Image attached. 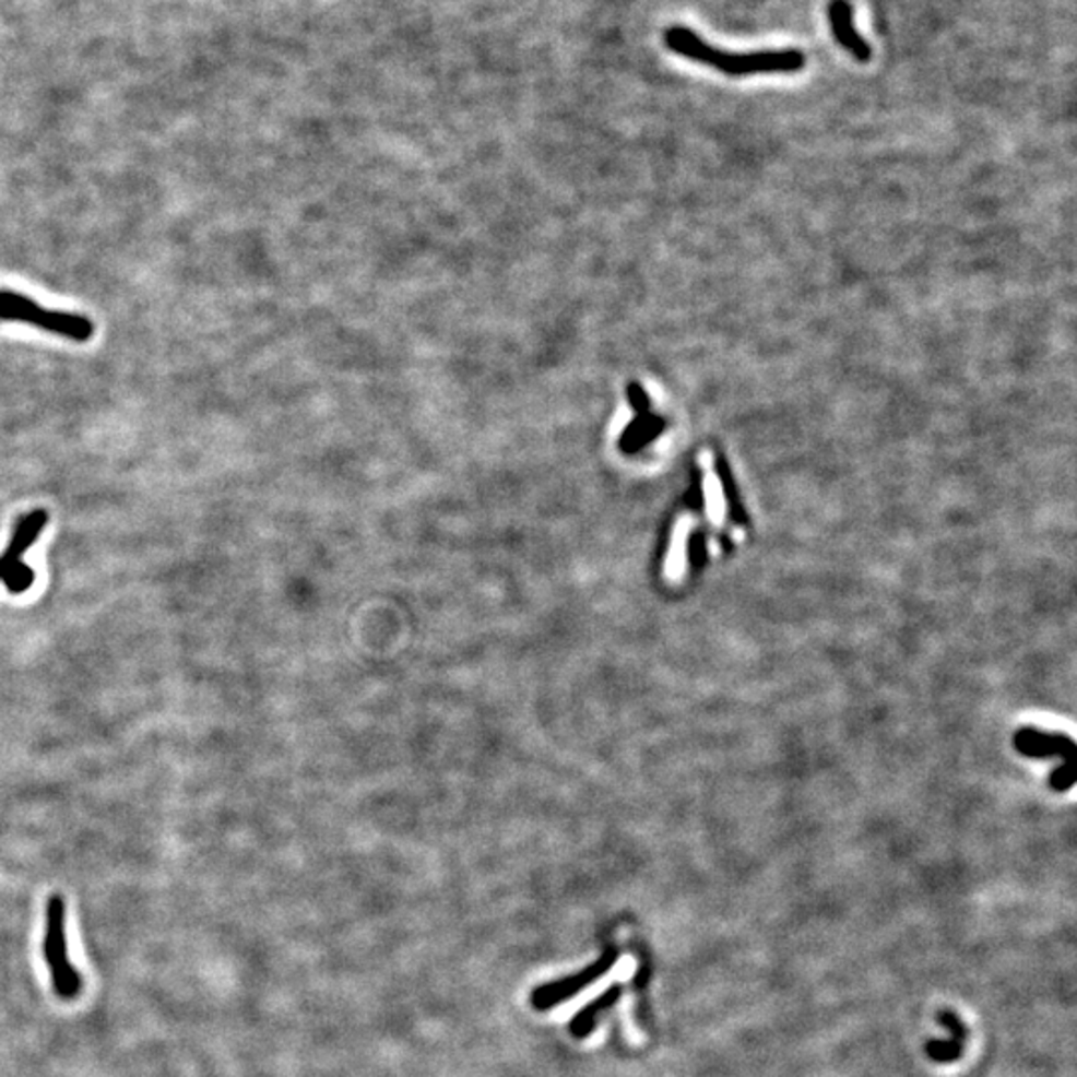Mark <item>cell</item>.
I'll list each match as a JSON object with an SVG mask.
<instances>
[{"label":"cell","mask_w":1077,"mask_h":1077,"mask_svg":"<svg viewBox=\"0 0 1077 1077\" xmlns=\"http://www.w3.org/2000/svg\"><path fill=\"white\" fill-rule=\"evenodd\" d=\"M665 43L673 52L690 58L700 64L721 70L731 76L768 74V72H798L806 58L801 50H760V52H729L707 45L697 33L685 26H673L665 35Z\"/></svg>","instance_id":"obj_1"},{"label":"cell","mask_w":1077,"mask_h":1077,"mask_svg":"<svg viewBox=\"0 0 1077 1077\" xmlns=\"http://www.w3.org/2000/svg\"><path fill=\"white\" fill-rule=\"evenodd\" d=\"M0 321H21L76 344L94 335V321L72 311L48 310L12 289H0Z\"/></svg>","instance_id":"obj_2"},{"label":"cell","mask_w":1077,"mask_h":1077,"mask_svg":"<svg viewBox=\"0 0 1077 1077\" xmlns=\"http://www.w3.org/2000/svg\"><path fill=\"white\" fill-rule=\"evenodd\" d=\"M46 966L52 980V990L60 999H74L82 992V975L69 960L67 946V906L64 898L52 895L46 904L45 942Z\"/></svg>","instance_id":"obj_3"},{"label":"cell","mask_w":1077,"mask_h":1077,"mask_svg":"<svg viewBox=\"0 0 1077 1077\" xmlns=\"http://www.w3.org/2000/svg\"><path fill=\"white\" fill-rule=\"evenodd\" d=\"M608 968H611V956L607 954L601 962L593 963L581 974H575L571 978L555 982V984H547V986L535 990L533 992V1006L538 1009H547L561 1004L565 999L573 997L577 992H581L583 987L589 986L591 982H595L596 978L605 974Z\"/></svg>","instance_id":"obj_4"},{"label":"cell","mask_w":1077,"mask_h":1077,"mask_svg":"<svg viewBox=\"0 0 1077 1077\" xmlns=\"http://www.w3.org/2000/svg\"><path fill=\"white\" fill-rule=\"evenodd\" d=\"M46 523H48V513L45 509H35L16 521L11 543L0 555V581L14 563L23 561L24 553L35 545L36 538L45 531Z\"/></svg>","instance_id":"obj_5"},{"label":"cell","mask_w":1077,"mask_h":1077,"mask_svg":"<svg viewBox=\"0 0 1077 1077\" xmlns=\"http://www.w3.org/2000/svg\"><path fill=\"white\" fill-rule=\"evenodd\" d=\"M828 19H830V28H832V35L837 38L838 45L842 46L844 50H849L850 55L860 62L871 60L872 46L856 31L854 16H852V4L849 0H832L830 9H828Z\"/></svg>","instance_id":"obj_6"},{"label":"cell","mask_w":1077,"mask_h":1077,"mask_svg":"<svg viewBox=\"0 0 1077 1077\" xmlns=\"http://www.w3.org/2000/svg\"><path fill=\"white\" fill-rule=\"evenodd\" d=\"M2 583L11 591L12 595H21V593H26L35 583V571L26 563H14L7 575L2 577Z\"/></svg>","instance_id":"obj_7"},{"label":"cell","mask_w":1077,"mask_h":1077,"mask_svg":"<svg viewBox=\"0 0 1077 1077\" xmlns=\"http://www.w3.org/2000/svg\"><path fill=\"white\" fill-rule=\"evenodd\" d=\"M613 996H617V992H608V994H605V996L601 997V999L593 1002L591 1006H587V1008H584L583 1011L575 1018L573 1023H571V1032H573V1035H577V1038H583V1035L591 1032V1030H593V1026H595L596 1011H601V1009L605 1008V1006H608V1004L613 1002Z\"/></svg>","instance_id":"obj_8"}]
</instances>
